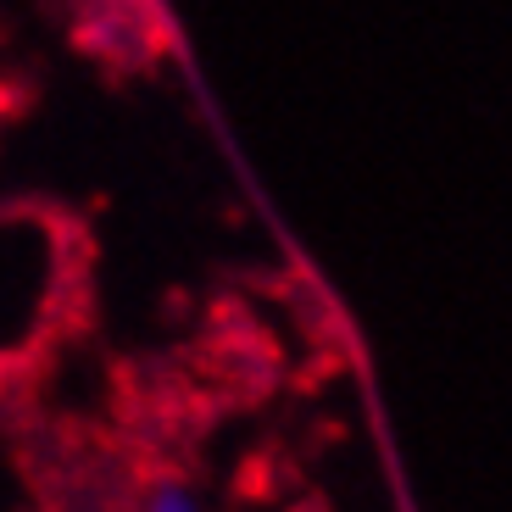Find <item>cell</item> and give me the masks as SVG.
<instances>
[{
  "instance_id": "1",
  "label": "cell",
  "mask_w": 512,
  "mask_h": 512,
  "mask_svg": "<svg viewBox=\"0 0 512 512\" xmlns=\"http://www.w3.org/2000/svg\"><path fill=\"white\" fill-rule=\"evenodd\" d=\"M128 512H201L195 490L173 474H156V479H140L134 496H128Z\"/></svg>"
}]
</instances>
